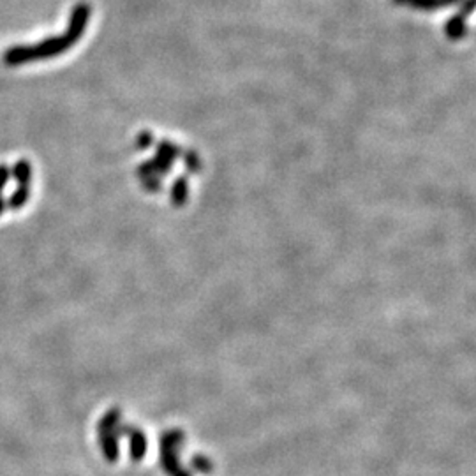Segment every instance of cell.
Instances as JSON below:
<instances>
[{"label": "cell", "mask_w": 476, "mask_h": 476, "mask_svg": "<svg viewBox=\"0 0 476 476\" xmlns=\"http://www.w3.org/2000/svg\"><path fill=\"white\" fill-rule=\"evenodd\" d=\"M11 178V169L7 164H0V196H2L4 187L7 186V180Z\"/></svg>", "instance_id": "obj_5"}, {"label": "cell", "mask_w": 476, "mask_h": 476, "mask_svg": "<svg viewBox=\"0 0 476 476\" xmlns=\"http://www.w3.org/2000/svg\"><path fill=\"white\" fill-rule=\"evenodd\" d=\"M89 16H90V7L86 6V4H78V6L74 7L73 14H71L69 27H67L66 30V35H69L74 42H76L79 35L85 32Z\"/></svg>", "instance_id": "obj_2"}, {"label": "cell", "mask_w": 476, "mask_h": 476, "mask_svg": "<svg viewBox=\"0 0 476 476\" xmlns=\"http://www.w3.org/2000/svg\"><path fill=\"white\" fill-rule=\"evenodd\" d=\"M74 45L69 35H57V38H48L42 42L30 46H13L4 53V64L11 67L21 66V64L35 62V60H46L52 57L60 55L62 52L69 50Z\"/></svg>", "instance_id": "obj_1"}, {"label": "cell", "mask_w": 476, "mask_h": 476, "mask_svg": "<svg viewBox=\"0 0 476 476\" xmlns=\"http://www.w3.org/2000/svg\"><path fill=\"white\" fill-rule=\"evenodd\" d=\"M11 175L16 178L18 186H30L32 180V166L27 159H20L11 169Z\"/></svg>", "instance_id": "obj_3"}, {"label": "cell", "mask_w": 476, "mask_h": 476, "mask_svg": "<svg viewBox=\"0 0 476 476\" xmlns=\"http://www.w3.org/2000/svg\"><path fill=\"white\" fill-rule=\"evenodd\" d=\"M4 208H6V201H4V198H2V196H0V215H2Z\"/></svg>", "instance_id": "obj_6"}, {"label": "cell", "mask_w": 476, "mask_h": 476, "mask_svg": "<svg viewBox=\"0 0 476 476\" xmlns=\"http://www.w3.org/2000/svg\"><path fill=\"white\" fill-rule=\"evenodd\" d=\"M28 198H30V186H18L6 205L11 210H20L27 203Z\"/></svg>", "instance_id": "obj_4"}]
</instances>
